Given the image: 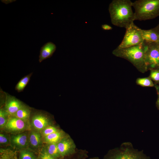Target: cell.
I'll return each mask as SVG.
<instances>
[{
	"mask_svg": "<svg viewBox=\"0 0 159 159\" xmlns=\"http://www.w3.org/2000/svg\"><path fill=\"white\" fill-rule=\"evenodd\" d=\"M130 0H113L108 10L112 23L115 26L126 29L135 20V14Z\"/></svg>",
	"mask_w": 159,
	"mask_h": 159,
	"instance_id": "cell-1",
	"label": "cell"
},
{
	"mask_svg": "<svg viewBox=\"0 0 159 159\" xmlns=\"http://www.w3.org/2000/svg\"><path fill=\"white\" fill-rule=\"evenodd\" d=\"M148 44H142L130 47L114 50L115 56L124 58L131 62L140 72L144 73L147 71L145 62V52Z\"/></svg>",
	"mask_w": 159,
	"mask_h": 159,
	"instance_id": "cell-2",
	"label": "cell"
},
{
	"mask_svg": "<svg viewBox=\"0 0 159 159\" xmlns=\"http://www.w3.org/2000/svg\"><path fill=\"white\" fill-rule=\"evenodd\" d=\"M135 20H146L159 16V0H138L132 2Z\"/></svg>",
	"mask_w": 159,
	"mask_h": 159,
	"instance_id": "cell-3",
	"label": "cell"
},
{
	"mask_svg": "<svg viewBox=\"0 0 159 159\" xmlns=\"http://www.w3.org/2000/svg\"><path fill=\"white\" fill-rule=\"evenodd\" d=\"M104 159H151L144 153L143 150H139L134 148L130 142L122 143L119 148L110 150Z\"/></svg>",
	"mask_w": 159,
	"mask_h": 159,
	"instance_id": "cell-4",
	"label": "cell"
},
{
	"mask_svg": "<svg viewBox=\"0 0 159 159\" xmlns=\"http://www.w3.org/2000/svg\"><path fill=\"white\" fill-rule=\"evenodd\" d=\"M143 42L142 29L133 23L126 29L123 40L117 47L122 48L137 46Z\"/></svg>",
	"mask_w": 159,
	"mask_h": 159,
	"instance_id": "cell-5",
	"label": "cell"
},
{
	"mask_svg": "<svg viewBox=\"0 0 159 159\" xmlns=\"http://www.w3.org/2000/svg\"><path fill=\"white\" fill-rule=\"evenodd\" d=\"M145 62L147 70L159 69V44L157 42L148 44Z\"/></svg>",
	"mask_w": 159,
	"mask_h": 159,
	"instance_id": "cell-6",
	"label": "cell"
},
{
	"mask_svg": "<svg viewBox=\"0 0 159 159\" xmlns=\"http://www.w3.org/2000/svg\"><path fill=\"white\" fill-rule=\"evenodd\" d=\"M26 121L13 116L9 118L4 127L10 132L21 131L25 130L27 127Z\"/></svg>",
	"mask_w": 159,
	"mask_h": 159,
	"instance_id": "cell-7",
	"label": "cell"
},
{
	"mask_svg": "<svg viewBox=\"0 0 159 159\" xmlns=\"http://www.w3.org/2000/svg\"><path fill=\"white\" fill-rule=\"evenodd\" d=\"M57 144L61 156H66L72 153L74 150V144L69 138H64L61 139Z\"/></svg>",
	"mask_w": 159,
	"mask_h": 159,
	"instance_id": "cell-8",
	"label": "cell"
},
{
	"mask_svg": "<svg viewBox=\"0 0 159 159\" xmlns=\"http://www.w3.org/2000/svg\"><path fill=\"white\" fill-rule=\"evenodd\" d=\"M10 143L16 148L24 149L29 144L28 137L25 133L12 135L10 138Z\"/></svg>",
	"mask_w": 159,
	"mask_h": 159,
	"instance_id": "cell-9",
	"label": "cell"
},
{
	"mask_svg": "<svg viewBox=\"0 0 159 159\" xmlns=\"http://www.w3.org/2000/svg\"><path fill=\"white\" fill-rule=\"evenodd\" d=\"M23 105L18 100L9 96L7 97L4 110L9 115L13 116Z\"/></svg>",
	"mask_w": 159,
	"mask_h": 159,
	"instance_id": "cell-10",
	"label": "cell"
},
{
	"mask_svg": "<svg viewBox=\"0 0 159 159\" xmlns=\"http://www.w3.org/2000/svg\"><path fill=\"white\" fill-rule=\"evenodd\" d=\"M56 46L53 42H49L45 44L41 48L39 56V62L43 60L52 56L56 49Z\"/></svg>",
	"mask_w": 159,
	"mask_h": 159,
	"instance_id": "cell-11",
	"label": "cell"
},
{
	"mask_svg": "<svg viewBox=\"0 0 159 159\" xmlns=\"http://www.w3.org/2000/svg\"><path fill=\"white\" fill-rule=\"evenodd\" d=\"M49 120L45 116L38 114L34 116L32 119L33 127L37 130L40 131L44 129L49 126Z\"/></svg>",
	"mask_w": 159,
	"mask_h": 159,
	"instance_id": "cell-12",
	"label": "cell"
},
{
	"mask_svg": "<svg viewBox=\"0 0 159 159\" xmlns=\"http://www.w3.org/2000/svg\"><path fill=\"white\" fill-rule=\"evenodd\" d=\"M144 42L147 44L158 42L159 41V35L153 29H142Z\"/></svg>",
	"mask_w": 159,
	"mask_h": 159,
	"instance_id": "cell-13",
	"label": "cell"
},
{
	"mask_svg": "<svg viewBox=\"0 0 159 159\" xmlns=\"http://www.w3.org/2000/svg\"><path fill=\"white\" fill-rule=\"evenodd\" d=\"M29 143L34 148H37L41 145L42 139L40 134L38 132L32 131L28 137Z\"/></svg>",
	"mask_w": 159,
	"mask_h": 159,
	"instance_id": "cell-14",
	"label": "cell"
},
{
	"mask_svg": "<svg viewBox=\"0 0 159 159\" xmlns=\"http://www.w3.org/2000/svg\"><path fill=\"white\" fill-rule=\"evenodd\" d=\"M0 159H18L16 152L10 149L1 148Z\"/></svg>",
	"mask_w": 159,
	"mask_h": 159,
	"instance_id": "cell-15",
	"label": "cell"
},
{
	"mask_svg": "<svg viewBox=\"0 0 159 159\" xmlns=\"http://www.w3.org/2000/svg\"><path fill=\"white\" fill-rule=\"evenodd\" d=\"M30 111L29 109L23 105L13 116L26 121L30 116Z\"/></svg>",
	"mask_w": 159,
	"mask_h": 159,
	"instance_id": "cell-16",
	"label": "cell"
},
{
	"mask_svg": "<svg viewBox=\"0 0 159 159\" xmlns=\"http://www.w3.org/2000/svg\"><path fill=\"white\" fill-rule=\"evenodd\" d=\"M45 149L49 154L56 159L61 156L57 143L48 144Z\"/></svg>",
	"mask_w": 159,
	"mask_h": 159,
	"instance_id": "cell-17",
	"label": "cell"
},
{
	"mask_svg": "<svg viewBox=\"0 0 159 159\" xmlns=\"http://www.w3.org/2000/svg\"><path fill=\"white\" fill-rule=\"evenodd\" d=\"M62 134L58 131L45 137V141L48 144L57 143L61 139Z\"/></svg>",
	"mask_w": 159,
	"mask_h": 159,
	"instance_id": "cell-18",
	"label": "cell"
},
{
	"mask_svg": "<svg viewBox=\"0 0 159 159\" xmlns=\"http://www.w3.org/2000/svg\"><path fill=\"white\" fill-rule=\"evenodd\" d=\"M32 74L31 73L22 78L16 85L15 90L19 92L23 91L29 83Z\"/></svg>",
	"mask_w": 159,
	"mask_h": 159,
	"instance_id": "cell-19",
	"label": "cell"
},
{
	"mask_svg": "<svg viewBox=\"0 0 159 159\" xmlns=\"http://www.w3.org/2000/svg\"><path fill=\"white\" fill-rule=\"evenodd\" d=\"M136 83L143 87H153L154 86L152 80L149 77L138 78L136 80Z\"/></svg>",
	"mask_w": 159,
	"mask_h": 159,
	"instance_id": "cell-20",
	"label": "cell"
},
{
	"mask_svg": "<svg viewBox=\"0 0 159 159\" xmlns=\"http://www.w3.org/2000/svg\"><path fill=\"white\" fill-rule=\"evenodd\" d=\"M19 159H37L32 151L26 149H23L20 152Z\"/></svg>",
	"mask_w": 159,
	"mask_h": 159,
	"instance_id": "cell-21",
	"label": "cell"
},
{
	"mask_svg": "<svg viewBox=\"0 0 159 159\" xmlns=\"http://www.w3.org/2000/svg\"><path fill=\"white\" fill-rule=\"evenodd\" d=\"M8 115L4 109L1 108L0 110V128L2 129L5 127L8 119Z\"/></svg>",
	"mask_w": 159,
	"mask_h": 159,
	"instance_id": "cell-22",
	"label": "cell"
},
{
	"mask_svg": "<svg viewBox=\"0 0 159 159\" xmlns=\"http://www.w3.org/2000/svg\"><path fill=\"white\" fill-rule=\"evenodd\" d=\"M149 77L155 82H159V69L151 70Z\"/></svg>",
	"mask_w": 159,
	"mask_h": 159,
	"instance_id": "cell-23",
	"label": "cell"
},
{
	"mask_svg": "<svg viewBox=\"0 0 159 159\" xmlns=\"http://www.w3.org/2000/svg\"><path fill=\"white\" fill-rule=\"evenodd\" d=\"M54 127L49 126L43 130L42 134L45 137L51 133L58 131Z\"/></svg>",
	"mask_w": 159,
	"mask_h": 159,
	"instance_id": "cell-24",
	"label": "cell"
},
{
	"mask_svg": "<svg viewBox=\"0 0 159 159\" xmlns=\"http://www.w3.org/2000/svg\"><path fill=\"white\" fill-rule=\"evenodd\" d=\"M10 143V138L6 135L0 133V144L1 145H6Z\"/></svg>",
	"mask_w": 159,
	"mask_h": 159,
	"instance_id": "cell-25",
	"label": "cell"
},
{
	"mask_svg": "<svg viewBox=\"0 0 159 159\" xmlns=\"http://www.w3.org/2000/svg\"><path fill=\"white\" fill-rule=\"evenodd\" d=\"M39 159H56L49 154L45 148L42 149L41 152Z\"/></svg>",
	"mask_w": 159,
	"mask_h": 159,
	"instance_id": "cell-26",
	"label": "cell"
},
{
	"mask_svg": "<svg viewBox=\"0 0 159 159\" xmlns=\"http://www.w3.org/2000/svg\"><path fill=\"white\" fill-rule=\"evenodd\" d=\"M101 27L103 30H111L112 29V27L111 26L106 24H102Z\"/></svg>",
	"mask_w": 159,
	"mask_h": 159,
	"instance_id": "cell-27",
	"label": "cell"
},
{
	"mask_svg": "<svg viewBox=\"0 0 159 159\" xmlns=\"http://www.w3.org/2000/svg\"><path fill=\"white\" fill-rule=\"evenodd\" d=\"M153 29L159 35V24ZM157 43L159 44V41Z\"/></svg>",
	"mask_w": 159,
	"mask_h": 159,
	"instance_id": "cell-28",
	"label": "cell"
},
{
	"mask_svg": "<svg viewBox=\"0 0 159 159\" xmlns=\"http://www.w3.org/2000/svg\"><path fill=\"white\" fill-rule=\"evenodd\" d=\"M158 97L157 100L156 102V105L157 108L159 109V89L158 90Z\"/></svg>",
	"mask_w": 159,
	"mask_h": 159,
	"instance_id": "cell-29",
	"label": "cell"
}]
</instances>
